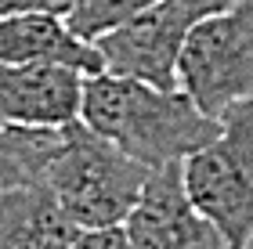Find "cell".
Here are the masks:
<instances>
[{"instance_id": "6da1fadb", "label": "cell", "mask_w": 253, "mask_h": 249, "mask_svg": "<svg viewBox=\"0 0 253 249\" xmlns=\"http://www.w3.org/2000/svg\"><path fill=\"white\" fill-rule=\"evenodd\" d=\"M80 123L148 170L185 163L221 130L181 87L167 90L116 72L84 76Z\"/></svg>"}, {"instance_id": "7a4b0ae2", "label": "cell", "mask_w": 253, "mask_h": 249, "mask_svg": "<svg viewBox=\"0 0 253 249\" xmlns=\"http://www.w3.org/2000/svg\"><path fill=\"white\" fill-rule=\"evenodd\" d=\"M148 174H152L148 166L130 159L76 119L62 127V144L47 163L43 188L80 231H98L120 228L126 220Z\"/></svg>"}, {"instance_id": "3957f363", "label": "cell", "mask_w": 253, "mask_h": 249, "mask_svg": "<svg viewBox=\"0 0 253 249\" xmlns=\"http://www.w3.org/2000/svg\"><path fill=\"white\" fill-rule=\"evenodd\" d=\"M210 144L181 163L192 206L224 235L228 249L253 246V98L224 108Z\"/></svg>"}, {"instance_id": "277c9868", "label": "cell", "mask_w": 253, "mask_h": 249, "mask_svg": "<svg viewBox=\"0 0 253 249\" xmlns=\"http://www.w3.org/2000/svg\"><path fill=\"white\" fill-rule=\"evenodd\" d=\"M177 87L213 119L253 98V0H232L188 33Z\"/></svg>"}, {"instance_id": "5b68a950", "label": "cell", "mask_w": 253, "mask_h": 249, "mask_svg": "<svg viewBox=\"0 0 253 249\" xmlns=\"http://www.w3.org/2000/svg\"><path fill=\"white\" fill-rule=\"evenodd\" d=\"M232 0H156L120 29L94 40L105 72L130 76L152 87H177V58L188 33L206 15L228 7Z\"/></svg>"}, {"instance_id": "8992f818", "label": "cell", "mask_w": 253, "mask_h": 249, "mask_svg": "<svg viewBox=\"0 0 253 249\" xmlns=\"http://www.w3.org/2000/svg\"><path fill=\"white\" fill-rule=\"evenodd\" d=\"M120 228L130 249H228L224 235L192 206L181 163H167L148 174Z\"/></svg>"}, {"instance_id": "52a82bcc", "label": "cell", "mask_w": 253, "mask_h": 249, "mask_svg": "<svg viewBox=\"0 0 253 249\" xmlns=\"http://www.w3.org/2000/svg\"><path fill=\"white\" fill-rule=\"evenodd\" d=\"M84 72L54 62H0V123L62 130L80 119Z\"/></svg>"}, {"instance_id": "ba28073f", "label": "cell", "mask_w": 253, "mask_h": 249, "mask_svg": "<svg viewBox=\"0 0 253 249\" xmlns=\"http://www.w3.org/2000/svg\"><path fill=\"white\" fill-rule=\"evenodd\" d=\"M0 62H54L94 76L105 72V62L94 43L80 40L65 18L54 15H4L0 18Z\"/></svg>"}, {"instance_id": "9c48e42d", "label": "cell", "mask_w": 253, "mask_h": 249, "mask_svg": "<svg viewBox=\"0 0 253 249\" xmlns=\"http://www.w3.org/2000/svg\"><path fill=\"white\" fill-rule=\"evenodd\" d=\"M80 228L43 184L0 191V249H69Z\"/></svg>"}, {"instance_id": "30bf717a", "label": "cell", "mask_w": 253, "mask_h": 249, "mask_svg": "<svg viewBox=\"0 0 253 249\" xmlns=\"http://www.w3.org/2000/svg\"><path fill=\"white\" fill-rule=\"evenodd\" d=\"M62 144V130L11 127L0 123V191L43 184L47 163Z\"/></svg>"}, {"instance_id": "8fae6325", "label": "cell", "mask_w": 253, "mask_h": 249, "mask_svg": "<svg viewBox=\"0 0 253 249\" xmlns=\"http://www.w3.org/2000/svg\"><path fill=\"white\" fill-rule=\"evenodd\" d=\"M156 0H73L65 15V26L76 33L80 40L94 43L98 36L120 29L123 22H130L134 15H141L145 7H152Z\"/></svg>"}, {"instance_id": "7c38bea8", "label": "cell", "mask_w": 253, "mask_h": 249, "mask_svg": "<svg viewBox=\"0 0 253 249\" xmlns=\"http://www.w3.org/2000/svg\"><path fill=\"white\" fill-rule=\"evenodd\" d=\"M73 0H0V18L4 15H54L65 18Z\"/></svg>"}, {"instance_id": "4fadbf2b", "label": "cell", "mask_w": 253, "mask_h": 249, "mask_svg": "<svg viewBox=\"0 0 253 249\" xmlns=\"http://www.w3.org/2000/svg\"><path fill=\"white\" fill-rule=\"evenodd\" d=\"M69 249H130L123 228H98V231H80Z\"/></svg>"}]
</instances>
